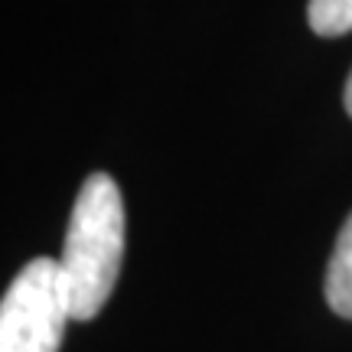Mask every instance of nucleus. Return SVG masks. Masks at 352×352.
I'll return each instance as SVG.
<instances>
[{"mask_svg": "<svg viewBox=\"0 0 352 352\" xmlns=\"http://www.w3.org/2000/svg\"><path fill=\"white\" fill-rule=\"evenodd\" d=\"M124 258V199L108 173L82 183L63 241V277L72 320H95L108 303Z\"/></svg>", "mask_w": 352, "mask_h": 352, "instance_id": "1", "label": "nucleus"}, {"mask_svg": "<svg viewBox=\"0 0 352 352\" xmlns=\"http://www.w3.org/2000/svg\"><path fill=\"white\" fill-rule=\"evenodd\" d=\"M72 303L65 290L63 264L56 258H33L0 303V352H59Z\"/></svg>", "mask_w": 352, "mask_h": 352, "instance_id": "2", "label": "nucleus"}, {"mask_svg": "<svg viewBox=\"0 0 352 352\" xmlns=\"http://www.w3.org/2000/svg\"><path fill=\"white\" fill-rule=\"evenodd\" d=\"M327 303L333 314H340L342 320H352V212L346 215L333 254H329L327 267Z\"/></svg>", "mask_w": 352, "mask_h": 352, "instance_id": "3", "label": "nucleus"}, {"mask_svg": "<svg viewBox=\"0 0 352 352\" xmlns=\"http://www.w3.org/2000/svg\"><path fill=\"white\" fill-rule=\"evenodd\" d=\"M307 23L316 36H342L352 30V0H310Z\"/></svg>", "mask_w": 352, "mask_h": 352, "instance_id": "4", "label": "nucleus"}, {"mask_svg": "<svg viewBox=\"0 0 352 352\" xmlns=\"http://www.w3.org/2000/svg\"><path fill=\"white\" fill-rule=\"evenodd\" d=\"M342 101H346V111H349V118H352V72H349V82H346V95H342Z\"/></svg>", "mask_w": 352, "mask_h": 352, "instance_id": "5", "label": "nucleus"}]
</instances>
